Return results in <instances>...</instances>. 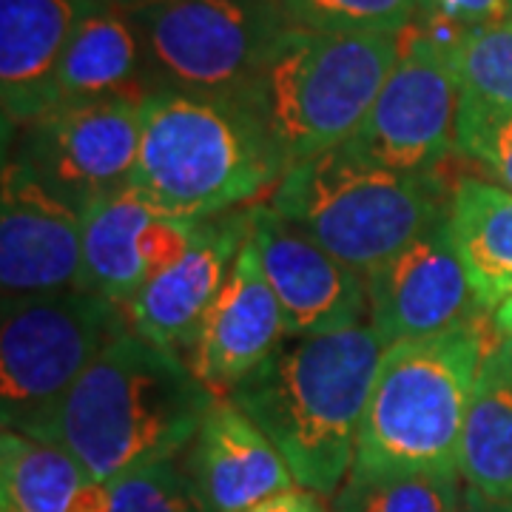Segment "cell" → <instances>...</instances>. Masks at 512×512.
<instances>
[{"label":"cell","mask_w":512,"mask_h":512,"mask_svg":"<svg viewBox=\"0 0 512 512\" xmlns=\"http://www.w3.org/2000/svg\"><path fill=\"white\" fill-rule=\"evenodd\" d=\"M251 242L279 299L288 336L365 325L362 316H370L365 276L279 217L271 205L251 208Z\"/></svg>","instance_id":"11"},{"label":"cell","mask_w":512,"mask_h":512,"mask_svg":"<svg viewBox=\"0 0 512 512\" xmlns=\"http://www.w3.org/2000/svg\"><path fill=\"white\" fill-rule=\"evenodd\" d=\"M268 205L328 254L367 276L444 220L450 194L436 171H393L336 146L291 165Z\"/></svg>","instance_id":"6"},{"label":"cell","mask_w":512,"mask_h":512,"mask_svg":"<svg viewBox=\"0 0 512 512\" xmlns=\"http://www.w3.org/2000/svg\"><path fill=\"white\" fill-rule=\"evenodd\" d=\"M111 512H208L188 470L174 458L160 461L111 484Z\"/></svg>","instance_id":"27"},{"label":"cell","mask_w":512,"mask_h":512,"mask_svg":"<svg viewBox=\"0 0 512 512\" xmlns=\"http://www.w3.org/2000/svg\"><path fill=\"white\" fill-rule=\"evenodd\" d=\"M217 393L174 350L123 333L74 384L57 421L55 444L83 473L117 478L171 461L194 441Z\"/></svg>","instance_id":"2"},{"label":"cell","mask_w":512,"mask_h":512,"mask_svg":"<svg viewBox=\"0 0 512 512\" xmlns=\"http://www.w3.org/2000/svg\"><path fill=\"white\" fill-rule=\"evenodd\" d=\"M111 6H117V9H134V6H140V3H148V0H106Z\"/></svg>","instance_id":"32"},{"label":"cell","mask_w":512,"mask_h":512,"mask_svg":"<svg viewBox=\"0 0 512 512\" xmlns=\"http://www.w3.org/2000/svg\"><path fill=\"white\" fill-rule=\"evenodd\" d=\"M83 217L55 200L23 168L3 163L0 285L3 299L80 285Z\"/></svg>","instance_id":"14"},{"label":"cell","mask_w":512,"mask_h":512,"mask_svg":"<svg viewBox=\"0 0 512 512\" xmlns=\"http://www.w3.org/2000/svg\"><path fill=\"white\" fill-rule=\"evenodd\" d=\"M0 512H12V510H6V507H0Z\"/></svg>","instance_id":"35"},{"label":"cell","mask_w":512,"mask_h":512,"mask_svg":"<svg viewBox=\"0 0 512 512\" xmlns=\"http://www.w3.org/2000/svg\"><path fill=\"white\" fill-rule=\"evenodd\" d=\"M296 26L336 35H402L433 0H279Z\"/></svg>","instance_id":"25"},{"label":"cell","mask_w":512,"mask_h":512,"mask_svg":"<svg viewBox=\"0 0 512 512\" xmlns=\"http://www.w3.org/2000/svg\"><path fill=\"white\" fill-rule=\"evenodd\" d=\"M458 473L493 498H512V359L487 348L458 450Z\"/></svg>","instance_id":"21"},{"label":"cell","mask_w":512,"mask_h":512,"mask_svg":"<svg viewBox=\"0 0 512 512\" xmlns=\"http://www.w3.org/2000/svg\"><path fill=\"white\" fill-rule=\"evenodd\" d=\"M188 476L208 512H245L296 484L274 441L231 399H217L205 413Z\"/></svg>","instance_id":"18"},{"label":"cell","mask_w":512,"mask_h":512,"mask_svg":"<svg viewBox=\"0 0 512 512\" xmlns=\"http://www.w3.org/2000/svg\"><path fill=\"white\" fill-rule=\"evenodd\" d=\"M507 20L512 23V0H507Z\"/></svg>","instance_id":"34"},{"label":"cell","mask_w":512,"mask_h":512,"mask_svg":"<svg viewBox=\"0 0 512 512\" xmlns=\"http://www.w3.org/2000/svg\"><path fill=\"white\" fill-rule=\"evenodd\" d=\"M402 55V35H336L296 26L234 97L285 165L348 143Z\"/></svg>","instance_id":"4"},{"label":"cell","mask_w":512,"mask_h":512,"mask_svg":"<svg viewBox=\"0 0 512 512\" xmlns=\"http://www.w3.org/2000/svg\"><path fill=\"white\" fill-rule=\"evenodd\" d=\"M123 316L117 302L83 288L3 299V430L55 444L74 384L117 336L128 333Z\"/></svg>","instance_id":"7"},{"label":"cell","mask_w":512,"mask_h":512,"mask_svg":"<svg viewBox=\"0 0 512 512\" xmlns=\"http://www.w3.org/2000/svg\"><path fill=\"white\" fill-rule=\"evenodd\" d=\"M458 80L447 52L427 29L402 40V55L373 109L342 146L359 160L427 174L456 151Z\"/></svg>","instance_id":"10"},{"label":"cell","mask_w":512,"mask_h":512,"mask_svg":"<svg viewBox=\"0 0 512 512\" xmlns=\"http://www.w3.org/2000/svg\"><path fill=\"white\" fill-rule=\"evenodd\" d=\"M498 342H501V348L507 350V356L512 359V339H498Z\"/></svg>","instance_id":"33"},{"label":"cell","mask_w":512,"mask_h":512,"mask_svg":"<svg viewBox=\"0 0 512 512\" xmlns=\"http://www.w3.org/2000/svg\"><path fill=\"white\" fill-rule=\"evenodd\" d=\"M493 328L498 333V339H512V296H507L493 316Z\"/></svg>","instance_id":"31"},{"label":"cell","mask_w":512,"mask_h":512,"mask_svg":"<svg viewBox=\"0 0 512 512\" xmlns=\"http://www.w3.org/2000/svg\"><path fill=\"white\" fill-rule=\"evenodd\" d=\"M365 279L370 325L384 348L444 333L481 311L447 217L376 265Z\"/></svg>","instance_id":"12"},{"label":"cell","mask_w":512,"mask_h":512,"mask_svg":"<svg viewBox=\"0 0 512 512\" xmlns=\"http://www.w3.org/2000/svg\"><path fill=\"white\" fill-rule=\"evenodd\" d=\"M245 512H328V507H325V501H322L319 493L305 490V487H299V490L291 487L285 493L271 495V498L259 501L256 507Z\"/></svg>","instance_id":"29"},{"label":"cell","mask_w":512,"mask_h":512,"mask_svg":"<svg viewBox=\"0 0 512 512\" xmlns=\"http://www.w3.org/2000/svg\"><path fill=\"white\" fill-rule=\"evenodd\" d=\"M458 89L512 109V23H490L476 29H458L441 43Z\"/></svg>","instance_id":"24"},{"label":"cell","mask_w":512,"mask_h":512,"mask_svg":"<svg viewBox=\"0 0 512 512\" xmlns=\"http://www.w3.org/2000/svg\"><path fill=\"white\" fill-rule=\"evenodd\" d=\"M427 18L439 20L453 29H476L507 20V0H433Z\"/></svg>","instance_id":"28"},{"label":"cell","mask_w":512,"mask_h":512,"mask_svg":"<svg viewBox=\"0 0 512 512\" xmlns=\"http://www.w3.org/2000/svg\"><path fill=\"white\" fill-rule=\"evenodd\" d=\"M288 165L234 100L148 89L131 183L157 211L208 220L276 188Z\"/></svg>","instance_id":"3"},{"label":"cell","mask_w":512,"mask_h":512,"mask_svg":"<svg viewBox=\"0 0 512 512\" xmlns=\"http://www.w3.org/2000/svg\"><path fill=\"white\" fill-rule=\"evenodd\" d=\"M487 348L478 316L436 336L384 348L353 470L373 476L458 473L467 407Z\"/></svg>","instance_id":"5"},{"label":"cell","mask_w":512,"mask_h":512,"mask_svg":"<svg viewBox=\"0 0 512 512\" xmlns=\"http://www.w3.org/2000/svg\"><path fill=\"white\" fill-rule=\"evenodd\" d=\"M154 89L234 100L293 26L279 0H148L126 9Z\"/></svg>","instance_id":"8"},{"label":"cell","mask_w":512,"mask_h":512,"mask_svg":"<svg viewBox=\"0 0 512 512\" xmlns=\"http://www.w3.org/2000/svg\"><path fill=\"white\" fill-rule=\"evenodd\" d=\"M285 339L279 299L248 237L188 350L191 370L211 390L231 393Z\"/></svg>","instance_id":"16"},{"label":"cell","mask_w":512,"mask_h":512,"mask_svg":"<svg viewBox=\"0 0 512 512\" xmlns=\"http://www.w3.org/2000/svg\"><path fill=\"white\" fill-rule=\"evenodd\" d=\"M140 100L137 94H114L60 103L20 128L6 163L23 168L83 217L94 202L131 183L140 148Z\"/></svg>","instance_id":"9"},{"label":"cell","mask_w":512,"mask_h":512,"mask_svg":"<svg viewBox=\"0 0 512 512\" xmlns=\"http://www.w3.org/2000/svg\"><path fill=\"white\" fill-rule=\"evenodd\" d=\"M251 237V208L200 222V231L174 265L154 274L128 302L134 333L165 350H191L208 308L222 291L234 259Z\"/></svg>","instance_id":"15"},{"label":"cell","mask_w":512,"mask_h":512,"mask_svg":"<svg viewBox=\"0 0 512 512\" xmlns=\"http://www.w3.org/2000/svg\"><path fill=\"white\" fill-rule=\"evenodd\" d=\"M461 473L373 476L353 470L333 498V512H458Z\"/></svg>","instance_id":"23"},{"label":"cell","mask_w":512,"mask_h":512,"mask_svg":"<svg viewBox=\"0 0 512 512\" xmlns=\"http://www.w3.org/2000/svg\"><path fill=\"white\" fill-rule=\"evenodd\" d=\"M458 512H512V498H493L476 487H467L461 493V510Z\"/></svg>","instance_id":"30"},{"label":"cell","mask_w":512,"mask_h":512,"mask_svg":"<svg viewBox=\"0 0 512 512\" xmlns=\"http://www.w3.org/2000/svg\"><path fill=\"white\" fill-rule=\"evenodd\" d=\"M447 225L481 311L512 296V191L461 177L450 191Z\"/></svg>","instance_id":"19"},{"label":"cell","mask_w":512,"mask_h":512,"mask_svg":"<svg viewBox=\"0 0 512 512\" xmlns=\"http://www.w3.org/2000/svg\"><path fill=\"white\" fill-rule=\"evenodd\" d=\"M384 342L373 325L288 336L228 399L274 441L293 481L336 495L356 456Z\"/></svg>","instance_id":"1"},{"label":"cell","mask_w":512,"mask_h":512,"mask_svg":"<svg viewBox=\"0 0 512 512\" xmlns=\"http://www.w3.org/2000/svg\"><path fill=\"white\" fill-rule=\"evenodd\" d=\"M456 154L481 165L495 183L512 191V109L458 89Z\"/></svg>","instance_id":"26"},{"label":"cell","mask_w":512,"mask_h":512,"mask_svg":"<svg viewBox=\"0 0 512 512\" xmlns=\"http://www.w3.org/2000/svg\"><path fill=\"white\" fill-rule=\"evenodd\" d=\"M202 220L157 211L134 188H123L83 211V291L117 305L131 302L154 274L191 248Z\"/></svg>","instance_id":"13"},{"label":"cell","mask_w":512,"mask_h":512,"mask_svg":"<svg viewBox=\"0 0 512 512\" xmlns=\"http://www.w3.org/2000/svg\"><path fill=\"white\" fill-rule=\"evenodd\" d=\"M100 0H0L3 131L57 106V77L77 26Z\"/></svg>","instance_id":"17"},{"label":"cell","mask_w":512,"mask_h":512,"mask_svg":"<svg viewBox=\"0 0 512 512\" xmlns=\"http://www.w3.org/2000/svg\"><path fill=\"white\" fill-rule=\"evenodd\" d=\"M143 49L126 9L100 0L77 26L57 77V106L131 92L143 83Z\"/></svg>","instance_id":"20"},{"label":"cell","mask_w":512,"mask_h":512,"mask_svg":"<svg viewBox=\"0 0 512 512\" xmlns=\"http://www.w3.org/2000/svg\"><path fill=\"white\" fill-rule=\"evenodd\" d=\"M89 476L60 444L12 430L0 436V507L12 512H69Z\"/></svg>","instance_id":"22"}]
</instances>
